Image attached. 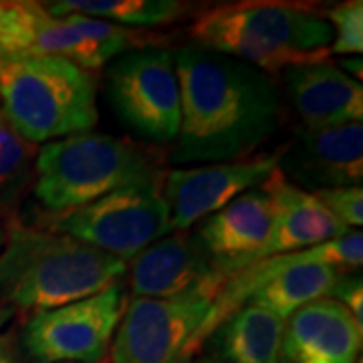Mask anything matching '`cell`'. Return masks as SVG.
<instances>
[{
    "instance_id": "6da1fadb",
    "label": "cell",
    "mask_w": 363,
    "mask_h": 363,
    "mask_svg": "<svg viewBox=\"0 0 363 363\" xmlns=\"http://www.w3.org/2000/svg\"><path fill=\"white\" fill-rule=\"evenodd\" d=\"M182 121L174 164L247 160L281 128L285 109L269 73L196 45L174 52Z\"/></svg>"
},
{
    "instance_id": "7a4b0ae2",
    "label": "cell",
    "mask_w": 363,
    "mask_h": 363,
    "mask_svg": "<svg viewBox=\"0 0 363 363\" xmlns=\"http://www.w3.org/2000/svg\"><path fill=\"white\" fill-rule=\"evenodd\" d=\"M0 250V303L40 313L101 293L121 281L128 262L73 236L9 220Z\"/></svg>"
},
{
    "instance_id": "3957f363",
    "label": "cell",
    "mask_w": 363,
    "mask_h": 363,
    "mask_svg": "<svg viewBox=\"0 0 363 363\" xmlns=\"http://www.w3.org/2000/svg\"><path fill=\"white\" fill-rule=\"evenodd\" d=\"M196 47L264 73L325 61L333 30L323 14L293 2H236L210 9L190 26Z\"/></svg>"
},
{
    "instance_id": "277c9868",
    "label": "cell",
    "mask_w": 363,
    "mask_h": 363,
    "mask_svg": "<svg viewBox=\"0 0 363 363\" xmlns=\"http://www.w3.org/2000/svg\"><path fill=\"white\" fill-rule=\"evenodd\" d=\"M156 154L109 133H77L45 143L35 160L40 214H65L104 196L142 184H162Z\"/></svg>"
},
{
    "instance_id": "5b68a950",
    "label": "cell",
    "mask_w": 363,
    "mask_h": 363,
    "mask_svg": "<svg viewBox=\"0 0 363 363\" xmlns=\"http://www.w3.org/2000/svg\"><path fill=\"white\" fill-rule=\"evenodd\" d=\"M0 111L35 145L87 133L99 119L95 79L59 57H0Z\"/></svg>"
},
{
    "instance_id": "8992f818",
    "label": "cell",
    "mask_w": 363,
    "mask_h": 363,
    "mask_svg": "<svg viewBox=\"0 0 363 363\" xmlns=\"http://www.w3.org/2000/svg\"><path fill=\"white\" fill-rule=\"evenodd\" d=\"M28 224L73 236L125 262L172 233L162 184L123 188L65 214H37Z\"/></svg>"
},
{
    "instance_id": "52a82bcc",
    "label": "cell",
    "mask_w": 363,
    "mask_h": 363,
    "mask_svg": "<svg viewBox=\"0 0 363 363\" xmlns=\"http://www.w3.org/2000/svg\"><path fill=\"white\" fill-rule=\"evenodd\" d=\"M125 307L128 286L116 281L97 295L33 313L18 331L21 351L33 363L105 362Z\"/></svg>"
},
{
    "instance_id": "ba28073f",
    "label": "cell",
    "mask_w": 363,
    "mask_h": 363,
    "mask_svg": "<svg viewBox=\"0 0 363 363\" xmlns=\"http://www.w3.org/2000/svg\"><path fill=\"white\" fill-rule=\"evenodd\" d=\"M218 291L206 283L176 297H133L117 325L109 362L184 363Z\"/></svg>"
},
{
    "instance_id": "9c48e42d",
    "label": "cell",
    "mask_w": 363,
    "mask_h": 363,
    "mask_svg": "<svg viewBox=\"0 0 363 363\" xmlns=\"http://www.w3.org/2000/svg\"><path fill=\"white\" fill-rule=\"evenodd\" d=\"M107 97L121 121L140 138L176 142L182 99L174 52L154 45L117 57L107 69Z\"/></svg>"
},
{
    "instance_id": "30bf717a",
    "label": "cell",
    "mask_w": 363,
    "mask_h": 363,
    "mask_svg": "<svg viewBox=\"0 0 363 363\" xmlns=\"http://www.w3.org/2000/svg\"><path fill=\"white\" fill-rule=\"evenodd\" d=\"M283 150L271 156L220 162L190 169H172L162 192L169 206L172 230H188L196 222L233 202L236 196L259 188L281 164Z\"/></svg>"
},
{
    "instance_id": "8fae6325",
    "label": "cell",
    "mask_w": 363,
    "mask_h": 363,
    "mask_svg": "<svg viewBox=\"0 0 363 363\" xmlns=\"http://www.w3.org/2000/svg\"><path fill=\"white\" fill-rule=\"evenodd\" d=\"M279 172L315 190L362 186L363 123L333 128H301L295 142L283 150Z\"/></svg>"
},
{
    "instance_id": "7c38bea8",
    "label": "cell",
    "mask_w": 363,
    "mask_h": 363,
    "mask_svg": "<svg viewBox=\"0 0 363 363\" xmlns=\"http://www.w3.org/2000/svg\"><path fill=\"white\" fill-rule=\"evenodd\" d=\"M133 297L168 298L206 283L222 286L214 257L198 234L176 230L128 262Z\"/></svg>"
},
{
    "instance_id": "4fadbf2b",
    "label": "cell",
    "mask_w": 363,
    "mask_h": 363,
    "mask_svg": "<svg viewBox=\"0 0 363 363\" xmlns=\"http://www.w3.org/2000/svg\"><path fill=\"white\" fill-rule=\"evenodd\" d=\"M154 37L138 28H128L91 18L83 14H67L61 18L47 16L39 26L30 55L59 57L83 71H99L109 61L130 51L154 47Z\"/></svg>"
},
{
    "instance_id": "5bb4252c",
    "label": "cell",
    "mask_w": 363,
    "mask_h": 363,
    "mask_svg": "<svg viewBox=\"0 0 363 363\" xmlns=\"http://www.w3.org/2000/svg\"><path fill=\"white\" fill-rule=\"evenodd\" d=\"M363 329L333 298H319L286 319L281 363H357Z\"/></svg>"
},
{
    "instance_id": "9a60e30c",
    "label": "cell",
    "mask_w": 363,
    "mask_h": 363,
    "mask_svg": "<svg viewBox=\"0 0 363 363\" xmlns=\"http://www.w3.org/2000/svg\"><path fill=\"white\" fill-rule=\"evenodd\" d=\"M262 186L274 202V220L267 242L259 252L248 259L247 267L277 255L323 245L345 236L351 230L345 224H341L311 192L293 186L279 168L262 182Z\"/></svg>"
},
{
    "instance_id": "2e32d148",
    "label": "cell",
    "mask_w": 363,
    "mask_h": 363,
    "mask_svg": "<svg viewBox=\"0 0 363 363\" xmlns=\"http://www.w3.org/2000/svg\"><path fill=\"white\" fill-rule=\"evenodd\" d=\"M272 220L274 202L262 184L208 216L198 236L216 260L222 281L245 269L259 252L271 234Z\"/></svg>"
},
{
    "instance_id": "e0dca14e",
    "label": "cell",
    "mask_w": 363,
    "mask_h": 363,
    "mask_svg": "<svg viewBox=\"0 0 363 363\" xmlns=\"http://www.w3.org/2000/svg\"><path fill=\"white\" fill-rule=\"evenodd\" d=\"M286 91L303 128H333L362 121L363 87L329 61L286 67Z\"/></svg>"
},
{
    "instance_id": "ac0fdd59",
    "label": "cell",
    "mask_w": 363,
    "mask_h": 363,
    "mask_svg": "<svg viewBox=\"0 0 363 363\" xmlns=\"http://www.w3.org/2000/svg\"><path fill=\"white\" fill-rule=\"evenodd\" d=\"M285 319L257 305H242L212 333L210 345L220 363H281Z\"/></svg>"
},
{
    "instance_id": "d6986e66",
    "label": "cell",
    "mask_w": 363,
    "mask_h": 363,
    "mask_svg": "<svg viewBox=\"0 0 363 363\" xmlns=\"http://www.w3.org/2000/svg\"><path fill=\"white\" fill-rule=\"evenodd\" d=\"M40 4L55 18L83 14L128 28L169 25L192 9L190 2L180 0H57Z\"/></svg>"
},
{
    "instance_id": "ffe728a7",
    "label": "cell",
    "mask_w": 363,
    "mask_h": 363,
    "mask_svg": "<svg viewBox=\"0 0 363 363\" xmlns=\"http://www.w3.org/2000/svg\"><path fill=\"white\" fill-rule=\"evenodd\" d=\"M37 152L39 147L21 138L0 113V218L13 220L33 190Z\"/></svg>"
},
{
    "instance_id": "44dd1931",
    "label": "cell",
    "mask_w": 363,
    "mask_h": 363,
    "mask_svg": "<svg viewBox=\"0 0 363 363\" xmlns=\"http://www.w3.org/2000/svg\"><path fill=\"white\" fill-rule=\"evenodd\" d=\"M49 14L40 2H0V57L25 55L33 49L39 26Z\"/></svg>"
},
{
    "instance_id": "7402d4cb",
    "label": "cell",
    "mask_w": 363,
    "mask_h": 363,
    "mask_svg": "<svg viewBox=\"0 0 363 363\" xmlns=\"http://www.w3.org/2000/svg\"><path fill=\"white\" fill-rule=\"evenodd\" d=\"M333 30L329 55H362L363 51V2H341L327 13Z\"/></svg>"
},
{
    "instance_id": "603a6c76",
    "label": "cell",
    "mask_w": 363,
    "mask_h": 363,
    "mask_svg": "<svg viewBox=\"0 0 363 363\" xmlns=\"http://www.w3.org/2000/svg\"><path fill=\"white\" fill-rule=\"evenodd\" d=\"M341 224L351 230H359L363 224V188L345 186V188H327L311 192Z\"/></svg>"
},
{
    "instance_id": "cb8c5ba5",
    "label": "cell",
    "mask_w": 363,
    "mask_h": 363,
    "mask_svg": "<svg viewBox=\"0 0 363 363\" xmlns=\"http://www.w3.org/2000/svg\"><path fill=\"white\" fill-rule=\"evenodd\" d=\"M333 301L341 303L347 311L351 313V317L355 319L357 327L363 329V283L362 274L355 272H339L337 281L331 289L329 297Z\"/></svg>"
},
{
    "instance_id": "d4e9b609",
    "label": "cell",
    "mask_w": 363,
    "mask_h": 363,
    "mask_svg": "<svg viewBox=\"0 0 363 363\" xmlns=\"http://www.w3.org/2000/svg\"><path fill=\"white\" fill-rule=\"evenodd\" d=\"M0 363H25L16 329L0 333Z\"/></svg>"
},
{
    "instance_id": "484cf974",
    "label": "cell",
    "mask_w": 363,
    "mask_h": 363,
    "mask_svg": "<svg viewBox=\"0 0 363 363\" xmlns=\"http://www.w3.org/2000/svg\"><path fill=\"white\" fill-rule=\"evenodd\" d=\"M339 69L345 73V75H350L351 79L357 77V81L362 83V59L357 57H345L343 61H341V65H339Z\"/></svg>"
},
{
    "instance_id": "4316f807",
    "label": "cell",
    "mask_w": 363,
    "mask_h": 363,
    "mask_svg": "<svg viewBox=\"0 0 363 363\" xmlns=\"http://www.w3.org/2000/svg\"><path fill=\"white\" fill-rule=\"evenodd\" d=\"M14 315H16V311H14L13 307H9V305L0 303V329L11 323V321L14 319Z\"/></svg>"
},
{
    "instance_id": "83f0119b",
    "label": "cell",
    "mask_w": 363,
    "mask_h": 363,
    "mask_svg": "<svg viewBox=\"0 0 363 363\" xmlns=\"http://www.w3.org/2000/svg\"><path fill=\"white\" fill-rule=\"evenodd\" d=\"M4 236H6V233H4V226L0 224V250H2V247H4Z\"/></svg>"
},
{
    "instance_id": "f1b7e54d",
    "label": "cell",
    "mask_w": 363,
    "mask_h": 363,
    "mask_svg": "<svg viewBox=\"0 0 363 363\" xmlns=\"http://www.w3.org/2000/svg\"><path fill=\"white\" fill-rule=\"evenodd\" d=\"M202 363H214V362H202Z\"/></svg>"
},
{
    "instance_id": "f546056e",
    "label": "cell",
    "mask_w": 363,
    "mask_h": 363,
    "mask_svg": "<svg viewBox=\"0 0 363 363\" xmlns=\"http://www.w3.org/2000/svg\"><path fill=\"white\" fill-rule=\"evenodd\" d=\"M357 363H362V362H357Z\"/></svg>"
},
{
    "instance_id": "4dcf8cb0",
    "label": "cell",
    "mask_w": 363,
    "mask_h": 363,
    "mask_svg": "<svg viewBox=\"0 0 363 363\" xmlns=\"http://www.w3.org/2000/svg\"><path fill=\"white\" fill-rule=\"evenodd\" d=\"M0 113H2V111H0Z\"/></svg>"
}]
</instances>
